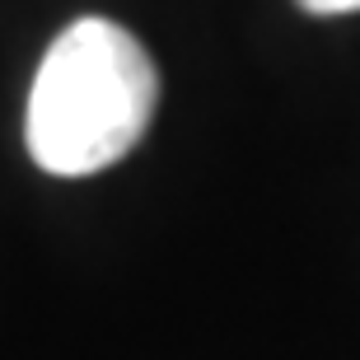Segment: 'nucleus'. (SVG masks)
I'll return each mask as SVG.
<instances>
[{"label": "nucleus", "mask_w": 360, "mask_h": 360, "mask_svg": "<svg viewBox=\"0 0 360 360\" xmlns=\"http://www.w3.org/2000/svg\"><path fill=\"white\" fill-rule=\"evenodd\" d=\"M160 103L150 52L112 19L84 14L42 52L24 112V146L42 174L89 178L146 136Z\"/></svg>", "instance_id": "obj_1"}, {"label": "nucleus", "mask_w": 360, "mask_h": 360, "mask_svg": "<svg viewBox=\"0 0 360 360\" xmlns=\"http://www.w3.org/2000/svg\"><path fill=\"white\" fill-rule=\"evenodd\" d=\"M304 14H356L360 0H295Z\"/></svg>", "instance_id": "obj_2"}]
</instances>
